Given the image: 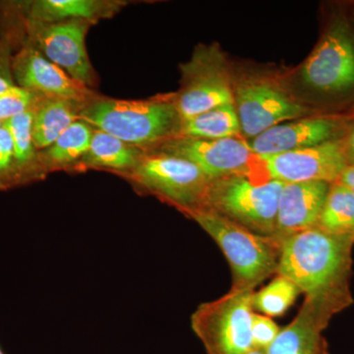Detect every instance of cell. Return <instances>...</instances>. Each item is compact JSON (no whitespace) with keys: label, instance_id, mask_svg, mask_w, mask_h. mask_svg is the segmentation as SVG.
<instances>
[{"label":"cell","instance_id":"25","mask_svg":"<svg viewBox=\"0 0 354 354\" xmlns=\"http://www.w3.org/2000/svg\"><path fill=\"white\" fill-rule=\"evenodd\" d=\"M41 97L18 85L7 88L0 95V121L4 122L19 114L35 111Z\"/></svg>","mask_w":354,"mask_h":354},{"label":"cell","instance_id":"17","mask_svg":"<svg viewBox=\"0 0 354 354\" xmlns=\"http://www.w3.org/2000/svg\"><path fill=\"white\" fill-rule=\"evenodd\" d=\"M127 1L120 0H35L20 2L25 19L41 23L85 20L95 24L120 12Z\"/></svg>","mask_w":354,"mask_h":354},{"label":"cell","instance_id":"14","mask_svg":"<svg viewBox=\"0 0 354 354\" xmlns=\"http://www.w3.org/2000/svg\"><path fill=\"white\" fill-rule=\"evenodd\" d=\"M349 120L337 115L311 116L291 120L261 133L251 139L249 145L261 158L320 145L342 138Z\"/></svg>","mask_w":354,"mask_h":354},{"label":"cell","instance_id":"21","mask_svg":"<svg viewBox=\"0 0 354 354\" xmlns=\"http://www.w3.org/2000/svg\"><path fill=\"white\" fill-rule=\"evenodd\" d=\"M34 113L28 111L2 122L12 138L21 186L38 183L48 176L39 164V150L32 138Z\"/></svg>","mask_w":354,"mask_h":354},{"label":"cell","instance_id":"13","mask_svg":"<svg viewBox=\"0 0 354 354\" xmlns=\"http://www.w3.org/2000/svg\"><path fill=\"white\" fill-rule=\"evenodd\" d=\"M11 70L16 85L43 97L86 104L100 97L93 88L74 80L64 70L50 62L25 38L13 55Z\"/></svg>","mask_w":354,"mask_h":354},{"label":"cell","instance_id":"10","mask_svg":"<svg viewBox=\"0 0 354 354\" xmlns=\"http://www.w3.org/2000/svg\"><path fill=\"white\" fill-rule=\"evenodd\" d=\"M151 151L190 160L211 180L232 176H268L262 158L239 137L218 140L176 137Z\"/></svg>","mask_w":354,"mask_h":354},{"label":"cell","instance_id":"18","mask_svg":"<svg viewBox=\"0 0 354 354\" xmlns=\"http://www.w3.org/2000/svg\"><path fill=\"white\" fill-rule=\"evenodd\" d=\"M146 152L113 135L95 129L90 148L81 162L79 171L104 169L123 177L136 167Z\"/></svg>","mask_w":354,"mask_h":354},{"label":"cell","instance_id":"29","mask_svg":"<svg viewBox=\"0 0 354 354\" xmlns=\"http://www.w3.org/2000/svg\"><path fill=\"white\" fill-rule=\"evenodd\" d=\"M342 139L348 167H354V118L349 120L348 127Z\"/></svg>","mask_w":354,"mask_h":354},{"label":"cell","instance_id":"12","mask_svg":"<svg viewBox=\"0 0 354 354\" xmlns=\"http://www.w3.org/2000/svg\"><path fill=\"white\" fill-rule=\"evenodd\" d=\"M261 158L268 176L283 183H335L348 167L342 138Z\"/></svg>","mask_w":354,"mask_h":354},{"label":"cell","instance_id":"2","mask_svg":"<svg viewBox=\"0 0 354 354\" xmlns=\"http://www.w3.org/2000/svg\"><path fill=\"white\" fill-rule=\"evenodd\" d=\"M79 120L125 143L151 151L178 136L181 118L171 97L118 100L97 97Z\"/></svg>","mask_w":354,"mask_h":354},{"label":"cell","instance_id":"24","mask_svg":"<svg viewBox=\"0 0 354 354\" xmlns=\"http://www.w3.org/2000/svg\"><path fill=\"white\" fill-rule=\"evenodd\" d=\"M299 293L301 291L290 279L277 274L262 290L254 291V311L270 318L283 315L295 304Z\"/></svg>","mask_w":354,"mask_h":354},{"label":"cell","instance_id":"20","mask_svg":"<svg viewBox=\"0 0 354 354\" xmlns=\"http://www.w3.org/2000/svg\"><path fill=\"white\" fill-rule=\"evenodd\" d=\"M86 102L41 97L35 109L32 138L39 151L50 147L75 121Z\"/></svg>","mask_w":354,"mask_h":354},{"label":"cell","instance_id":"31","mask_svg":"<svg viewBox=\"0 0 354 354\" xmlns=\"http://www.w3.org/2000/svg\"><path fill=\"white\" fill-rule=\"evenodd\" d=\"M245 354H266L264 351H259V349H252Z\"/></svg>","mask_w":354,"mask_h":354},{"label":"cell","instance_id":"3","mask_svg":"<svg viewBox=\"0 0 354 354\" xmlns=\"http://www.w3.org/2000/svg\"><path fill=\"white\" fill-rule=\"evenodd\" d=\"M223 251L232 272L235 290H254L265 279L277 274L281 244L253 234L215 212L201 209L191 214Z\"/></svg>","mask_w":354,"mask_h":354},{"label":"cell","instance_id":"16","mask_svg":"<svg viewBox=\"0 0 354 354\" xmlns=\"http://www.w3.org/2000/svg\"><path fill=\"white\" fill-rule=\"evenodd\" d=\"M330 319L305 301L292 322L281 329L266 354H330L323 333Z\"/></svg>","mask_w":354,"mask_h":354},{"label":"cell","instance_id":"7","mask_svg":"<svg viewBox=\"0 0 354 354\" xmlns=\"http://www.w3.org/2000/svg\"><path fill=\"white\" fill-rule=\"evenodd\" d=\"M254 290L232 288L218 299L200 304L191 328L207 354H245L252 351Z\"/></svg>","mask_w":354,"mask_h":354},{"label":"cell","instance_id":"1","mask_svg":"<svg viewBox=\"0 0 354 354\" xmlns=\"http://www.w3.org/2000/svg\"><path fill=\"white\" fill-rule=\"evenodd\" d=\"M353 245V239L309 228L283 241L277 274L290 279L305 301L332 320L353 304L349 286Z\"/></svg>","mask_w":354,"mask_h":354},{"label":"cell","instance_id":"5","mask_svg":"<svg viewBox=\"0 0 354 354\" xmlns=\"http://www.w3.org/2000/svg\"><path fill=\"white\" fill-rule=\"evenodd\" d=\"M123 177L188 216L205 208L212 183L190 160L158 151H147L136 167Z\"/></svg>","mask_w":354,"mask_h":354},{"label":"cell","instance_id":"26","mask_svg":"<svg viewBox=\"0 0 354 354\" xmlns=\"http://www.w3.org/2000/svg\"><path fill=\"white\" fill-rule=\"evenodd\" d=\"M20 186L12 138L8 129L2 124L0 128V191Z\"/></svg>","mask_w":354,"mask_h":354},{"label":"cell","instance_id":"23","mask_svg":"<svg viewBox=\"0 0 354 354\" xmlns=\"http://www.w3.org/2000/svg\"><path fill=\"white\" fill-rule=\"evenodd\" d=\"M317 227L354 241V194L341 183L330 184Z\"/></svg>","mask_w":354,"mask_h":354},{"label":"cell","instance_id":"22","mask_svg":"<svg viewBox=\"0 0 354 354\" xmlns=\"http://www.w3.org/2000/svg\"><path fill=\"white\" fill-rule=\"evenodd\" d=\"M241 133L239 115L234 102H232L181 120L177 137L218 140L239 137Z\"/></svg>","mask_w":354,"mask_h":354},{"label":"cell","instance_id":"19","mask_svg":"<svg viewBox=\"0 0 354 354\" xmlns=\"http://www.w3.org/2000/svg\"><path fill=\"white\" fill-rule=\"evenodd\" d=\"M94 128L77 120L50 147L39 151V164L46 176L57 171H79L92 141Z\"/></svg>","mask_w":354,"mask_h":354},{"label":"cell","instance_id":"8","mask_svg":"<svg viewBox=\"0 0 354 354\" xmlns=\"http://www.w3.org/2000/svg\"><path fill=\"white\" fill-rule=\"evenodd\" d=\"M180 71L181 88L174 101L181 120L234 102V80L218 44L198 46Z\"/></svg>","mask_w":354,"mask_h":354},{"label":"cell","instance_id":"11","mask_svg":"<svg viewBox=\"0 0 354 354\" xmlns=\"http://www.w3.org/2000/svg\"><path fill=\"white\" fill-rule=\"evenodd\" d=\"M19 7L24 38L74 80L92 88L97 76L88 58L86 36L94 23L85 20L34 22L25 19L20 3Z\"/></svg>","mask_w":354,"mask_h":354},{"label":"cell","instance_id":"9","mask_svg":"<svg viewBox=\"0 0 354 354\" xmlns=\"http://www.w3.org/2000/svg\"><path fill=\"white\" fill-rule=\"evenodd\" d=\"M234 102L241 133L250 139L281 123L302 118L309 111L276 81L261 75L234 80Z\"/></svg>","mask_w":354,"mask_h":354},{"label":"cell","instance_id":"15","mask_svg":"<svg viewBox=\"0 0 354 354\" xmlns=\"http://www.w3.org/2000/svg\"><path fill=\"white\" fill-rule=\"evenodd\" d=\"M330 186L323 181L285 183L279 196L274 234L281 245L291 235L316 227Z\"/></svg>","mask_w":354,"mask_h":354},{"label":"cell","instance_id":"33","mask_svg":"<svg viewBox=\"0 0 354 354\" xmlns=\"http://www.w3.org/2000/svg\"><path fill=\"white\" fill-rule=\"evenodd\" d=\"M1 127H2V122H1V121H0V128H1Z\"/></svg>","mask_w":354,"mask_h":354},{"label":"cell","instance_id":"6","mask_svg":"<svg viewBox=\"0 0 354 354\" xmlns=\"http://www.w3.org/2000/svg\"><path fill=\"white\" fill-rule=\"evenodd\" d=\"M300 76L309 90L330 101L354 97V26L346 15L330 19Z\"/></svg>","mask_w":354,"mask_h":354},{"label":"cell","instance_id":"4","mask_svg":"<svg viewBox=\"0 0 354 354\" xmlns=\"http://www.w3.org/2000/svg\"><path fill=\"white\" fill-rule=\"evenodd\" d=\"M283 185L281 181L264 176L215 179L209 184L203 209L215 212L253 234L274 239L279 200Z\"/></svg>","mask_w":354,"mask_h":354},{"label":"cell","instance_id":"30","mask_svg":"<svg viewBox=\"0 0 354 354\" xmlns=\"http://www.w3.org/2000/svg\"><path fill=\"white\" fill-rule=\"evenodd\" d=\"M337 183L346 186V187L348 188L354 194V167H346Z\"/></svg>","mask_w":354,"mask_h":354},{"label":"cell","instance_id":"27","mask_svg":"<svg viewBox=\"0 0 354 354\" xmlns=\"http://www.w3.org/2000/svg\"><path fill=\"white\" fill-rule=\"evenodd\" d=\"M279 332L281 329L272 318L254 312L251 324L254 349L266 351L278 337Z\"/></svg>","mask_w":354,"mask_h":354},{"label":"cell","instance_id":"28","mask_svg":"<svg viewBox=\"0 0 354 354\" xmlns=\"http://www.w3.org/2000/svg\"><path fill=\"white\" fill-rule=\"evenodd\" d=\"M17 41L15 37L7 32L0 39V95L7 88L16 85L14 82L11 62H12L14 44Z\"/></svg>","mask_w":354,"mask_h":354},{"label":"cell","instance_id":"32","mask_svg":"<svg viewBox=\"0 0 354 354\" xmlns=\"http://www.w3.org/2000/svg\"><path fill=\"white\" fill-rule=\"evenodd\" d=\"M0 354H4L3 351H1V348H0Z\"/></svg>","mask_w":354,"mask_h":354}]
</instances>
